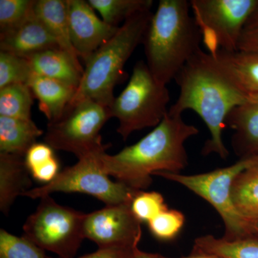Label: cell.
Segmentation results:
<instances>
[{"label":"cell","mask_w":258,"mask_h":258,"mask_svg":"<svg viewBox=\"0 0 258 258\" xmlns=\"http://www.w3.org/2000/svg\"><path fill=\"white\" fill-rule=\"evenodd\" d=\"M174 80L179 87V94L168 113L181 115L186 110H191L198 113L210 134L202 154H215L226 160L230 154L222 139L226 118L249 96L233 82L213 55L201 48Z\"/></svg>","instance_id":"obj_1"},{"label":"cell","mask_w":258,"mask_h":258,"mask_svg":"<svg viewBox=\"0 0 258 258\" xmlns=\"http://www.w3.org/2000/svg\"><path fill=\"white\" fill-rule=\"evenodd\" d=\"M199 132L181 115L167 113L157 126L137 143L113 155L102 154V169L128 187L144 191L152 184V176L156 173L180 174L184 170L189 164L185 143Z\"/></svg>","instance_id":"obj_2"},{"label":"cell","mask_w":258,"mask_h":258,"mask_svg":"<svg viewBox=\"0 0 258 258\" xmlns=\"http://www.w3.org/2000/svg\"><path fill=\"white\" fill-rule=\"evenodd\" d=\"M190 10V1L160 0L144 35L146 63L166 86L201 48V33Z\"/></svg>","instance_id":"obj_3"},{"label":"cell","mask_w":258,"mask_h":258,"mask_svg":"<svg viewBox=\"0 0 258 258\" xmlns=\"http://www.w3.org/2000/svg\"><path fill=\"white\" fill-rule=\"evenodd\" d=\"M152 15L150 10H145L127 19L116 33L85 62L81 83L69 105L90 99L111 107L115 86L124 74L125 62L143 42Z\"/></svg>","instance_id":"obj_4"},{"label":"cell","mask_w":258,"mask_h":258,"mask_svg":"<svg viewBox=\"0 0 258 258\" xmlns=\"http://www.w3.org/2000/svg\"><path fill=\"white\" fill-rule=\"evenodd\" d=\"M169 101L166 85L154 78L144 61H138L128 84L110 107L112 118L119 123L117 132L125 141L137 131L155 128L168 113Z\"/></svg>","instance_id":"obj_5"},{"label":"cell","mask_w":258,"mask_h":258,"mask_svg":"<svg viewBox=\"0 0 258 258\" xmlns=\"http://www.w3.org/2000/svg\"><path fill=\"white\" fill-rule=\"evenodd\" d=\"M257 164V158L253 156L240 159L227 167L203 174L184 175L158 172L154 176H159L182 185L208 202L223 220L225 228L224 238L234 240L256 235L251 222L245 220L236 208L232 200V187L239 174Z\"/></svg>","instance_id":"obj_6"},{"label":"cell","mask_w":258,"mask_h":258,"mask_svg":"<svg viewBox=\"0 0 258 258\" xmlns=\"http://www.w3.org/2000/svg\"><path fill=\"white\" fill-rule=\"evenodd\" d=\"M111 118L109 107L90 99L77 102L67 107L60 119L48 123L44 141L54 150L72 153L79 159L106 152L100 132Z\"/></svg>","instance_id":"obj_7"},{"label":"cell","mask_w":258,"mask_h":258,"mask_svg":"<svg viewBox=\"0 0 258 258\" xmlns=\"http://www.w3.org/2000/svg\"><path fill=\"white\" fill-rule=\"evenodd\" d=\"M85 215L56 203L50 195L43 197L24 224V236L57 257L74 258L85 239Z\"/></svg>","instance_id":"obj_8"},{"label":"cell","mask_w":258,"mask_h":258,"mask_svg":"<svg viewBox=\"0 0 258 258\" xmlns=\"http://www.w3.org/2000/svg\"><path fill=\"white\" fill-rule=\"evenodd\" d=\"M105 152L81 158L74 165L64 168L51 182L32 188L23 196L35 200L52 193H81L94 197L106 206L132 203L141 191L110 179L102 169L100 161V157Z\"/></svg>","instance_id":"obj_9"},{"label":"cell","mask_w":258,"mask_h":258,"mask_svg":"<svg viewBox=\"0 0 258 258\" xmlns=\"http://www.w3.org/2000/svg\"><path fill=\"white\" fill-rule=\"evenodd\" d=\"M193 18L209 53L238 50L244 25L258 8V0H191Z\"/></svg>","instance_id":"obj_10"},{"label":"cell","mask_w":258,"mask_h":258,"mask_svg":"<svg viewBox=\"0 0 258 258\" xmlns=\"http://www.w3.org/2000/svg\"><path fill=\"white\" fill-rule=\"evenodd\" d=\"M83 235L98 248L134 249L142 239V222L134 215L131 203L108 205L86 214Z\"/></svg>","instance_id":"obj_11"},{"label":"cell","mask_w":258,"mask_h":258,"mask_svg":"<svg viewBox=\"0 0 258 258\" xmlns=\"http://www.w3.org/2000/svg\"><path fill=\"white\" fill-rule=\"evenodd\" d=\"M70 36L76 53L84 62L108 42L119 27L101 20L84 0H66Z\"/></svg>","instance_id":"obj_12"},{"label":"cell","mask_w":258,"mask_h":258,"mask_svg":"<svg viewBox=\"0 0 258 258\" xmlns=\"http://www.w3.org/2000/svg\"><path fill=\"white\" fill-rule=\"evenodd\" d=\"M52 48L60 47L35 12L18 28L0 34V51L24 58Z\"/></svg>","instance_id":"obj_13"},{"label":"cell","mask_w":258,"mask_h":258,"mask_svg":"<svg viewBox=\"0 0 258 258\" xmlns=\"http://www.w3.org/2000/svg\"><path fill=\"white\" fill-rule=\"evenodd\" d=\"M225 124L235 132L231 144L240 159L258 155V95L233 108Z\"/></svg>","instance_id":"obj_14"},{"label":"cell","mask_w":258,"mask_h":258,"mask_svg":"<svg viewBox=\"0 0 258 258\" xmlns=\"http://www.w3.org/2000/svg\"><path fill=\"white\" fill-rule=\"evenodd\" d=\"M27 59L32 74L79 88L84 69L62 49H49Z\"/></svg>","instance_id":"obj_15"},{"label":"cell","mask_w":258,"mask_h":258,"mask_svg":"<svg viewBox=\"0 0 258 258\" xmlns=\"http://www.w3.org/2000/svg\"><path fill=\"white\" fill-rule=\"evenodd\" d=\"M30 174L25 157L0 153V210L5 215L18 197L32 189Z\"/></svg>","instance_id":"obj_16"},{"label":"cell","mask_w":258,"mask_h":258,"mask_svg":"<svg viewBox=\"0 0 258 258\" xmlns=\"http://www.w3.org/2000/svg\"><path fill=\"white\" fill-rule=\"evenodd\" d=\"M28 85L49 123L60 119L76 92V88L63 83L33 74Z\"/></svg>","instance_id":"obj_17"},{"label":"cell","mask_w":258,"mask_h":258,"mask_svg":"<svg viewBox=\"0 0 258 258\" xmlns=\"http://www.w3.org/2000/svg\"><path fill=\"white\" fill-rule=\"evenodd\" d=\"M212 55L244 93L247 96L258 95V54L220 50Z\"/></svg>","instance_id":"obj_18"},{"label":"cell","mask_w":258,"mask_h":258,"mask_svg":"<svg viewBox=\"0 0 258 258\" xmlns=\"http://www.w3.org/2000/svg\"><path fill=\"white\" fill-rule=\"evenodd\" d=\"M44 134L31 119L0 116V153L25 157L30 148Z\"/></svg>","instance_id":"obj_19"},{"label":"cell","mask_w":258,"mask_h":258,"mask_svg":"<svg viewBox=\"0 0 258 258\" xmlns=\"http://www.w3.org/2000/svg\"><path fill=\"white\" fill-rule=\"evenodd\" d=\"M34 12L55 39L59 47L80 63L70 36L67 1L37 0Z\"/></svg>","instance_id":"obj_20"},{"label":"cell","mask_w":258,"mask_h":258,"mask_svg":"<svg viewBox=\"0 0 258 258\" xmlns=\"http://www.w3.org/2000/svg\"><path fill=\"white\" fill-rule=\"evenodd\" d=\"M192 250L224 258H258V237L253 235L230 240L204 235L195 240Z\"/></svg>","instance_id":"obj_21"},{"label":"cell","mask_w":258,"mask_h":258,"mask_svg":"<svg viewBox=\"0 0 258 258\" xmlns=\"http://www.w3.org/2000/svg\"><path fill=\"white\" fill-rule=\"evenodd\" d=\"M236 208L247 221L258 220V162L237 176L232 187Z\"/></svg>","instance_id":"obj_22"},{"label":"cell","mask_w":258,"mask_h":258,"mask_svg":"<svg viewBox=\"0 0 258 258\" xmlns=\"http://www.w3.org/2000/svg\"><path fill=\"white\" fill-rule=\"evenodd\" d=\"M34 95L28 84L17 83L0 89V116L31 119Z\"/></svg>","instance_id":"obj_23"},{"label":"cell","mask_w":258,"mask_h":258,"mask_svg":"<svg viewBox=\"0 0 258 258\" xmlns=\"http://www.w3.org/2000/svg\"><path fill=\"white\" fill-rule=\"evenodd\" d=\"M88 3L101 15L102 20L114 27L139 12L150 10L152 0H88Z\"/></svg>","instance_id":"obj_24"},{"label":"cell","mask_w":258,"mask_h":258,"mask_svg":"<svg viewBox=\"0 0 258 258\" xmlns=\"http://www.w3.org/2000/svg\"><path fill=\"white\" fill-rule=\"evenodd\" d=\"M53 150L46 143H36L25 156V164L32 177L45 184L51 182L60 173V165Z\"/></svg>","instance_id":"obj_25"},{"label":"cell","mask_w":258,"mask_h":258,"mask_svg":"<svg viewBox=\"0 0 258 258\" xmlns=\"http://www.w3.org/2000/svg\"><path fill=\"white\" fill-rule=\"evenodd\" d=\"M0 258H47L45 250L25 236L0 230Z\"/></svg>","instance_id":"obj_26"},{"label":"cell","mask_w":258,"mask_h":258,"mask_svg":"<svg viewBox=\"0 0 258 258\" xmlns=\"http://www.w3.org/2000/svg\"><path fill=\"white\" fill-rule=\"evenodd\" d=\"M32 75L28 59L0 51V89L17 83L28 84Z\"/></svg>","instance_id":"obj_27"},{"label":"cell","mask_w":258,"mask_h":258,"mask_svg":"<svg viewBox=\"0 0 258 258\" xmlns=\"http://www.w3.org/2000/svg\"><path fill=\"white\" fill-rule=\"evenodd\" d=\"M36 1L0 0V34L11 31L32 14Z\"/></svg>","instance_id":"obj_28"},{"label":"cell","mask_w":258,"mask_h":258,"mask_svg":"<svg viewBox=\"0 0 258 258\" xmlns=\"http://www.w3.org/2000/svg\"><path fill=\"white\" fill-rule=\"evenodd\" d=\"M182 212L168 210L161 212L148 223L151 233L159 240L168 241L175 238L184 225Z\"/></svg>","instance_id":"obj_29"},{"label":"cell","mask_w":258,"mask_h":258,"mask_svg":"<svg viewBox=\"0 0 258 258\" xmlns=\"http://www.w3.org/2000/svg\"><path fill=\"white\" fill-rule=\"evenodd\" d=\"M131 208L142 223H149L161 212L168 210L164 197L157 191H139L132 200Z\"/></svg>","instance_id":"obj_30"},{"label":"cell","mask_w":258,"mask_h":258,"mask_svg":"<svg viewBox=\"0 0 258 258\" xmlns=\"http://www.w3.org/2000/svg\"><path fill=\"white\" fill-rule=\"evenodd\" d=\"M237 49L258 54V8L244 25Z\"/></svg>","instance_id":"obj_31"},{"label":"cell","mask_w":258,"mask_h":258,"mask_svg":"<svg viewBox=\"0 0 258 258\" xmlns=\"http://www.w3.org/2000/svg\"><path fill=\"white\" fill-rule=\"evenodd\" d=\"M134 250L135 249L98 248V250L93 253L86 254L78 258H132Z\"/></svg>","instance_id":"obj_32"},{"label":"cell","mask_w":258,"mask_h":258,"mask_svg":"<svg viewBox=\"0 0 258 258\" xmlns=\"http://www.w3.org/2000/svg\"><path fill=\"white\" fill-rule=\"evenodd\" d=\"M158 258H224L220 256L215 255V254L205 253V252H196L193 251L191 253L187 256L180 257H166V256L161 255L160 254H157Z\"/></svg>","instance_id":"obj_33"},{"label":"cell","mask_w":258,"mask_h":258,"mask_svg":"<svg viewBox=\"0 0 258 258\" xmlns=\"http://www.w3.org/2000/svg\"><path fill=\"white\" fill-rule=\"evenodd\" d=\"M132 258H158V257L156 253H149V252H144V251L141 250L139 247H137L134 251Z\"/></svg>","instance_id":"obj_34"},{"label":"cell","mask_w":258,"mask_h":258,"mask_svg":"<svg viewBox=\"0 0 258 258\" xmlns=\"http://www.w3.org/2000/svg\"><path fill=\"white\" fill-rule=\"evenodd\" d=\"M252 230H253L254 234L258 235V220L252 222Z\"/></svg>","instance_id":"obj_35"},{"label":"cell","mask_w":258,"mask_h":258,"mask_svg":"<svg viewBox=\"0 0 258 258\" xmlns=\"http://www.w3.org/2000/svg\"><path fill=\"white\" fill-rule=\"evenodd\" d=\"M255 157H256V158H257V162H258V155H256Z\"/></svg>","instance_id":"obj_36"}]
</instances>
